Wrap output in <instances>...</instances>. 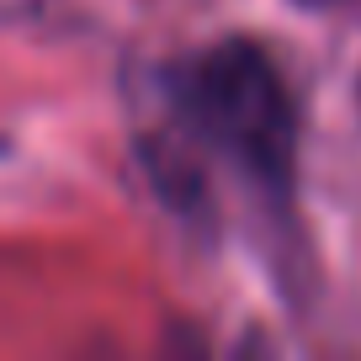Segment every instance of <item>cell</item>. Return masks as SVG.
Here are the masks:
<instances>
[{
  "mask_svg": "<svg viewBox=\"0 0 361 361\" xmlns=\"http://www.w3.org/2000/svg\"><path fill=\"white\" fill-rule=\"evenodd\" d=\"M159 123L154 133L170 138L186 159L224 170L266 218L293 228L298 192H303V106L260 37L228 32L165 59L154 75Z\"/></svg>",
  "mask_w": 361,
  "mask_h": 361,
  "instance_id": "6da1fadb",
  "label": "cell"
},
{
  "mask_svg": "<svg viewBox=\"0 0 361 361\" xmlns=\"http://www.w3.org/2000/svg\"><path fill=\"white\" fill-rule=\"evenodd\" d=\"M303 11H340V6H361V0H293Z\"/></svg>",
  "mask_w": 361,
  "mask_h": 361,
  "instance_id": "7a4b0ae2",
  "label": "cell"
}]
</instances>
